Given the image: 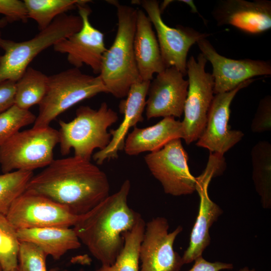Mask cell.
<instances>
[{
	"label": "cell",
	"instance_id": "cell-13",
	"mask_svg": "<svg viewBox=\"0 0 271 271\" xmlns=\"http://www.w3.org/2000/svg\"><path fill=\"white\" fill-rule=\"evenodd\" d=\"M90 1L83 0L77 5L82 22L81 29L57 42L53 46L55 51L66 54L68 62L78 68L85 64L93 73L99 74L103 55L107 49L104 34L91 24L89 17L91 10L87 5Z\"/></svg>",
	"mask_w": 271,
	"mask_h": 271
},
{
	"label": "cell",
	"instance_id": "cell-21",
	"mask_svg": "<svg viewBox=\"0 0 271 271\" xmlns=\"http://www.w3.org/2000/svg\"><path fill=\"white\" fill-rule=\"evenodd\" d=\"M182 122L175 117H164L156 124L145 128L135 126L125 139L124 151L129 156L150 153L162 148L170 141L183 139Z\"/></svg>",
	"mask_w": 271,
	"mask_h": 271
},
{
	"label": "cell",
	"instance_id": "cell-29",
	"mask_svg": "<svg viewBox=\"0 0 271 271\" xmlns=\"http://www.w3.org/2000/svg\"><path fill=\"white\" fill-rule=\"evenodd\" d=\"M36 116L15 104L0 113V146L25 126L34 123Z\"/></svg>",
	"mask_w": 271,
	"mask_h": 271
},
{
	"label": "cell",
	"instance_id": "cell-27",
	"mask_svg": "<svg viewBox=\"0 0 271 271\" xmlns=\"http://www.w3.org/2000/svg\"><path fill=\"white\" fill-rule=\"evenodd\" d=\"M32 171L17 170L0 175V214L7 215L14 201L26 190Z\"/></svg>",
	"mask_w": 271,
	"mask_h": 271
},
{
	"label": "cell",
	"instance_id": "cell-2",
	"mask_svg": "<svg viewBox=\"0 0 271 271\" xmlns=\"http://www.w3.org/2000/svg\"><path fill=\"white\" fill-rule=\"evenodd\" d=\"M130 189V181L125 180L116 192L80 215L73 227L81 243L102 265L115 262L123 246L122 234L132 228L139 214L128 205Z\"/></svg>",
	"mask_w": 271,
	"mask_h": 271
},
{
	"label": "cell",
	"instance_id": "cell-15",
	"mask_svg": "<svg viewBox=\"0 0 271 271\" xmlns=\"http://www.w3.org/2000/svg\"><path fill=\"white\" fill-rule=\"evenodd\" d=\"M256 79H248L234 89L214 95L209 108L206 126L197 140L196 146L208 149L210 153L223 155L241 140L244 133L230 129L228 123L230 106L237 93Z\"/></svg>",
	"mask_w": 271,
	"mask_h": 271
},
{
	"label": "cell",
	"instance_id": "cell-38",
	"mask_svg": "<svg viewBox=\"0 0 271 271\" xmlns=\"http://www.w3.org/2000/svg\"><path fill=\"white\" fill-rule=\"evenodd\" d=\"M0 271H3V269H2V267H1V265H0Z\"/></svg>",
	"mask_w": 271,
	"mask_h": 271
},
{
	"label": "cell",
	"instance_id": "cell-36",
	"mask_svg": "<svg viewBox=\"0 0 271 271\" xmlns=\"http://www.w3.org/2000/svg\"><path fill=\"white\" fill-rule=\"evenodd\" d=\"M239 271H256L254 269H249L247 267H244L240 269Z\"/></svg>",
	"mask_w": 271,
	"mask_h": 271
},
{
	"label": "cell",
	"instance_id": "cell-26",
	"mask_svg": "<svg viewBox=\"0 0 271 271\" xmlns=\"http://www.w3.org/2000/svg\"><path fill=\"white\" fill-rule=\"evenodd\" d=\"M83 0H24L28 18L34 20L40 31L48 27L59 16L75 9Z\"/></svg>",
	"mask_w": 271,
	"mask_h": 271
},
{
	"label": "cell",
	"instance_id": "cell-8",
	"mask_svg": "<svg viewBox=\"0 0 271 271\" xmlns=\"http://www.w3.org/2000/svg\"><path fill=\"white\" fill-rule=\"evenodd\" d=\"M207 62L201 53L197 59L191 56L187 62L188 88L181 122L183 139L187 145L197 141L204 130L214 97V78L205 71Z\"/></svg>",
	"mask_w": 271,
	"mask_h": 271
},
{
	"label": "cell",
	"instance_id": "cell-10",
	"mask_svg": "<svg viewBox=\"0 0 271 271\" xmlns=\"http://www.w3.org/2000/svg\"><path fill=\"white\" fill-rule=\"evenodd\" d=\"M225 169L224 160L210 155L204 172L196 178V191L200 197L198 214L192 228L189 244L182 256L183 264L191 263L200 256L210 244L209 230L222 214V209L210 198L208 188L211 179L220 175Z\"/></svg>",
	"mask_w": 271,
	"mask_h": 271
},
{
	"label": "cell",
	"instance_id": "cell-31",
	"mask_svg": "<svg viewBox=\"0 0 271 271\" xmlns=\"http://www.w3.org/2000/svg\"><path fill=\"white\" fill-rule=\"evenodd\" d=\"M253 132L260 133L271 129V97L267 95L259 103L251 124Z\"/></svg>",
	"mask_w": 271,
	"mask_h": 271
},
{
	"label": "cell",
	"instance_id": "cell-23",
	"mask_svg": "<svg viewBox=\"0 0 271 271\" xmlns=\"http://www.w3.org/2000/svg\"><path fill=\"white\" fill-rule=\"evenodd\" d=\"M252 177L264 209L271 208V145L266 141L257 143L251 151Z\"/></svg>",
	"mask_w": 271,
	"mask_h": 271
},
{
	"label": "cell",
	"instance_id": "cell-5",
	"mask_svg": "<svg viewBox=\"0 0 271 271\" xmlns=\"http://www.w3.org/2000/svg\"><path fill=\"white\" fill-rule=\"evenodd\" d=\"M82 26L79 16L62 14L33 38L22 42L0 38V82H17L32 60L41 52L79 31Z\"/></svg>",
	"mask_w": 271,
	"mask_h": 271
},
{
	"label": "cell",
	"instance_id": "cell-11",
	"mask_svg": "<svg viewBox=\"0 0 271 271\" xmlns=\"http://www.w3.org/2000/svg\"><path fill=\"white\" fill-rule=\"evenodd\" d=\"M80 216L43 196L25 191L13 203L6 217L17 229L71 228Z\"/></svg>",
	"mask_w": 271,
	"mask_h": 271
},
{
	"label": "cell",
	"instance_id": "cell-22",
	"mask_svg": "<svg viewBox=\"0 0 271 271\" xmlns=\"http://www.w3.org/2000/svg\"><path fill=\"white\" fill-rule=\"evenodd\" d=\"M20 241L32 243L55 259L69 250L81 247V243L73 228L43 227L17 230Z\"/></svg>",
	"mask_w": 271,
	"mask_h": 271
},
{
	"label": "cell",
	"instance_id": "cell-18",
	"mask_svg": "<svg viewBox=\"0 0 271 271\" xmlns=\"http://www.w3.org/2000/svg\"><path fill=\"white\" fill-rule=\"evenodd\" d=\"M212 15L218 26L230 25L250 34H259L271 28V1L221 0Z\"/></svg>",
	"mask_w": 271,
	"mask_h": 271
},
{
	"label": "cell",
	"instance_id": "cell-37",
	"mask_svg": "<svg viewBox=\"0 0 271 271\" xmlns=\"http://www.w3.org/2000/svg\"><path fill=\"white\" fill-rule=\"evenodd\" d=\"M11 271H18V270H17V268H14V269L11 270Z\"/></svg>",
	"mask_w": 271,
	"mask_h": 271
},
{
	"label": "cell",
	"instance_id": "cell-20",
	"mask_svg": "<svg viewBox=\"0 0 271 271\" xmlns=\"http://www.w3.org/2000/svg\"><path fill=\"white\" fill-rule=\"evenodd\" d=\"M133 49L141 80L151 81L154 74H157L166 68L152 23L141 9H137Z\"/></svg>",
	"mask_w": 271,
	"mask_h": 271
},
{
	"label": "cell",
	"instance_id": "cell-35",
	"mask_svg": "<svg viewBox=\"0 0 271 271\" xmlns=\"http://www.w3.org/2000/svg\"><path fill=\"white\" fill-rule=\"evenodd\" d=\"M8 23L9 22L5 17L0 19V38H2V29L7 26Z\"/></svg>",
	"mask_w": 271,
	"mask_h": 271
},
{
	"label": "cell",
	"instance_id": "cell-4",
	"mask_svg": "<svg viewBox=\"0 0 271 271\" xmlns=\"http://www.w3.org/2000/svg\"><path fill=\"white\" fill-rule=\"evenodd\" d=\"M117 120V113L106 102L97 109L81 106L73 120L59 122L61 153L67 155L72 149L74 156L90 161L95 149L103 150L109 144L111 136L107 129Z\"/></svg>",
	"mask_w": 271,
	"mask_h": 271
},
{
	"label": "cell",
	"instance_id": "cell-16",
	"mask_svg": "<svg viewBox=\"0 0 271 271\" xmlns=\"http://www.w3.org/2000/svg\"><path fill=\"white\" fill-rule=\"evenodd\" d=\"M197 44L212 65L214 94L229 91L255 76L271 75L270 61L227 58L219 54L206 38L199 40Z\"/></svg>",
	"mask_w": 271,
	"mask_h": 271
},
{
	"label": "cell",
	"instance_id": "cell-32",
	"mask_svg": "<svg viewBox=\"0 0 271 271\" xmlns=\"http://www.w3.org/2000/svg\"><path fill=\"white\" fill-rule=\"evenodd\" d=\"M0 14L5 16L8 22L27 23L29 19L25 3L20 0H0Z\"/></svg>",
	"mask_w": 271,
	"mask_h": 271
},
{
	"label": "cell",
	"instance_id": "cell-34",
	"mask_svg": "<svg viewBox=\"0 0 271 271\" xmlns=\"http://www.w3.org/2000/svg\"><path fill=\"white\" fill-rule=\"evenodd\" d=\"M194 264L188 271H220L224 269H232V263L220 261L210 262L204 259L202 255L194 260Z\"/></svg>",
	"mask_w": 271,
	"mask_h": 271
},
{
	"label": "cell",
	"instance_id": "cell-14",
	"mask_svg": "<svg viewBox=\"0 0 271 271\" xmlns=\"http://www.w3.org/2000/svg\"><path fill=\"white\" fill-rule=\"evenodd\" d=\"M168 220L163 217L153 218L146 224L139 258L140 271H179L183 263L174 250V243L183 227L179 225L169 232Z\"/></svg>",
	"mask_w": 271,
	"mask_h": 271
},
{
	"label": "cell",
	"instance_id": "cell-6",
	"mask_svg": "<svg viewBox=\"0 0 271 271\" xmlns=\"http://www.w3.org/2000/svg\"><path fill=\"white\" fill-rule=\"evenodd\" d=\"M107 93L99 75L83 73L78 68L68 69L49 76L46 94L39 104L33 127H45L61 113L78 102Z\"/></svg>",
	"mask_w": 271,
	"mask_h": 271
},
{
	"label": "cell",
	"instance_id": "cell-7",
	"mask_svg": "<svg viewBox=\"0 0 271 271\" xmlns=\"http://www.w3.org/2000/svg\"><path fill=\"white\" fill-rule=\"evenodd\" d=\"M59 143L58 130L50 126L18 131L0 146L3 174L46 167L54 160L53 151Z\"/></svg>",
	"mask_w": 271,
	"mask_h": 271
},
{
	"label": "cell",
	"instance_id": "cell-28",
	"mask_svg": "<svg viewBox=\"0 0 271 271\" xmlns=\"http://www.w3.org/2000/svg\"><path fill=\"white\" fill-rule=\"evenodd\" d=\"M20 243L17 230L6 215L0 214V265L3 271L17 268Z\"/></svg>",
	"mask_w": 271,
	"mask_h": 271
},
{
	"label": "cell",
	"instance_id": "cell-24",
	"mask_svg": "<svg viewBox=\"0 0 271 271\" xmlns=\"http://www.w3.org/2000/svg\"><path fill=\"white\" fill-rule=\"evenodd\" d=\"M145 226L139 214L132 228L122 234L123 246L113 264L101 265L95 271H140L139 251Z\"/></svg>",
	"mask_w": 271,
	"mask_h": 271
},
{
	"label": "cell",
	"instance_id": "cell-3",
	"mask_svg": "<svg viewBox=\"0 0 271 271\" xmlns=\"http://www.w3.org/2000/svg\"><path fill=\"white\" fill-rule=\"evenodd\" d=\"M112 3L117 9V30L112 45L103 55L98 75L107 93L122 98L140 79L133 49L137 9L115 1Z\"/></svg>",
	"mask_w": 271,
	"mask_h": 271
},
{
	"label": "cell",
	"instance_id": "cell-25",
	"mask_svg": "<svg viewBox=\"0 0 271 271\" xmlns=\"http://www.w3.org/2000/svg\"><path fill=\"white\" fill-rule=\"evenodd\" d=\"M48 79L49 76L29 66L16 82L15 104L24 109L39 104L46 94Z\"/></svg>",
	"mask_w": 271,
	"mask_h": 271
},
{
	"label": "cell",
	"instance_id": "cell-17",
	"mask_svg": "<svg viewBox=\"0 0 271 271\" xmlns=\"http://www.w3.org/2000/svg\"><path fill=\"white\" fill-rule=\"evenodd\" d=\"M174 67L166 68L150 83L146 115L149 119L158 117H180L183 113L188 82Z\"/></svg>",
	"mask_w": 271,
	"mask_h": 271
},
{
	"label": "cell",
	"instance_id": "cell-30",
	"mask_svg": "<svg viewBox=\"0 0 271 271\" xmlns=\"http://www.w3.org/2000/svg\"><path fill=\"white\" fill-rule=\"evenodd\" d=\"M47 255L37 245L20 241L18 255V271H47Z\"/></svg>",
	"mask_w": 271,
	"mask_h": 271
},
{
	"label": "cell",
	"instance_id": "cell-19",
	"mask_svg": "<svg viewBox=\"0 0 271 271\" xmlns=\"http://www.w3.org/2000/svg\"><path fill=\"white\" fill-rule=\"evenodd\" d=\"M150 82L140 79L131 85L126 98L120 102L119 110L123 114L122 121L117 128L110 130L111 138L109 144L93 155L97 164L101 165L106 160L117 158L118 151L124 149L129 129L143 121V113L146 108Z\"/></svg>",
	"mask_w": 271,
	"mask_h": 271
},
{
	"label": "cell",
	"instance_id": "cell-12",
	"mask_svg": "<svg viewBox=\"0 0 271 271\" xmlns=\"http://www.w3.org/2000/svg\"><path fill=\"white\" fill-rule=\"evenodd\" d=\"M154 26L157 35L161 56L166 68L174 67L187 75V55L191 47L209 34L201 33L182 26L172 28L163 21L159 3L156 0L140 2Z\"/></svg>",
	"mask_w": 271,
	"mask_h": 271
},
{
	"label": "cell",
	"instance_id": "cell-9",
	"mask_svg": "<svg viewBox=\"0 0 271 271\" xmlns=\"http://www.w3.org/2000/svg\"><path fill=\"white\" fill-rule=\"evenodd\" d=\"M144 158L149 170L160 182L165 193L180 196L191 194L196 191V178L190 173L188 154L181 139L170 141Z\"/></svg>",
	"mask_w": 271,
	"mask_h": 271
},
{
	"label": "cell",
	"instance_id": "cell-33",
	"mask_svg": "<svg viewBox=\"0 0 271 271\" xmlns=\"http://www.w3.org/2000/svg\"><path fill=\"white\" fill-rule=\"evenodd\" d=\"M16 82L11 80L0 82V113L15 104Z\"/></svg>",
	"mask_w": 271,
	"mask_h": 271
},
{
	"label": "cell",
	"instance_id": "cell-1",
	"mask_svg": "<svg viewBox=\"0 0 271 271\" xmlns=\"http://www.w3.org/2000/svg\"><path fill=\"white\" fill-rule=\"evenodd\" d=\"M109 189L103 171L90 161L74 156L54 160L33 176L25 191L46 197L80 216L107 197Z\"/></svg>",
	"mask_w": 271,
	"mask_h": 271
}]
</instances>
